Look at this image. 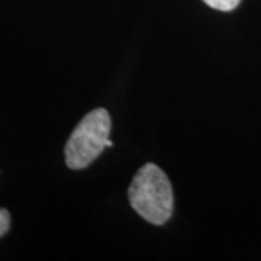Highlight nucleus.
<instances>
[{
  "instance_id": "nucleus-1",
  "label": "nucleus",
  "mask_w": 261,
  "mask_h": 261,
  "mask_svg": "<svg viewBox=\"0 0 261 261\" xmlns=\"http://www.w3.org/2000/svg\"><path fill=\"white\" fill-rule=\"evenodd\" d=\"M128 196L134 211L149 224H166L173 215V187L166 173L154 163L138 170L132 178Z\"/></svg>"
},
{
  "instance_id": "nucleus-2",
  "label": "nucleus",
  "mask_w": 261,
  "mask_h": 261,
  "mask_svg": "<svg viewBox=\"0 0 261 261\" xmlns=\"http://www.w3.org/2000/svg\"><path fill=\"white\" fill-rule=\"evenodd\" d=\"M111 125V116L106 109L99 108L87 113L67 141V166L71 170H82L92 164L106 148Z\"/></svg>"
},
{
  "instance_id": "nucleus-3",
  "label": "nucleus",
  "mask_w": 261,
  "mask_h": 261,
  "mask_svg": "<svg viewBox=\"0 0 261 261\" xmlns=\"http://www.w3.org/2000/svg\"><path fill=\"white\" fill-rule=\"evenodd\" d=\"M207 6H211L212 9L222 10V12H229L233 10L241 0H203Z\"/></svg>"
},
{
  "instance_id": "nucleus-4",
  "label": "nucleus",
  "mask_w": 261,
  "mask_h": 261,
  "mask_svg": "<svg viewBox=\"0 0 261 261\" xmlns=\"http://www.w3.org/2000/svg\"><path fill=\"white\" fill-rule=\"evenodd\" d=\"M10 228V214L6 209H0V237L9 231Z\"/></svg>"
}]
</instances>
